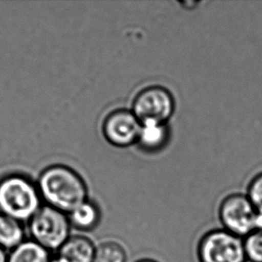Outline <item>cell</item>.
Here are the masks:
<instances>
[{
  "label": "cell",
  "instance_id": "6da1fadb",
  "mask_svg": "<svg viewBox=\"0 0 262 262\" xmlns=\"http://www.w3.org/2000/svg\"><path fill=\"white\" fill-rule=\"evenodd\" d=\"M38 189L47 205L67 214L87 201V188L82 177L64 166H53L43 171Z\"/></svg>",
  "mask_w": 262,
  "mask_h": 262
},
{
  "label": "cell",
  "instance_id": "7a4b0ae2",
  "mask_svg": "<svg viewBox=\"0 0 262 262\" xmlns=\"http://www.w3.org/2000/svg\"><path fill=\"white\" fill-rule=\"evenodd\" d=\"M38 186L21 174H8L0 179V214L21 223L29 222L41 208Z\"/></svg>",
  "mask_w": 262,
  "mask_h": 262
},
{
  "label": "cell",
  "instance_id": "3957f363",
  "mask_svg": "<svg viewBox=\"0 0 262 262\" xmlns=\"http://www.w3.org/2000/svg\"><path fill=\"white\" fill-rule=\"evenodd\" d=\"M28 227L31 239L50 252H57L71 236L68 214L49 205L41 206L29 220Z\"/></svg>",
  "mask_w": 262,
  "mask_h": 262
},
{
  "label": "cell",
  "instance_id": "277c9868",
  "mask_svg": "<svg viewBox=\"0 0 262 262\" xmlns=\"http://www.w3.org/2000/svg\"><path fill=\"white\" fill-rule=\"evenodd\" d=\"M201 262H245V243L226 229L210 231L202 238L198 246Z\"/></svg>",
  "mask_w": 262,
  "mask_h": 262
},
{
  "label": "cell",
  "instance_id": "5b68a950",
  "mask_svg": "<svg viewBox=\"0 0 262 262\" xmlns=\"http://www.w3.org/2000/svg\"><path fill=\"white\" fill-rule=\"evenodd\" d=\"M257 209L248 195L233 193L221 202L220 217L225 229L239 237L255 230Z\"/></svg>",
  "mask_w": 262,
  "mask_h": 262
},
{
  "label": "cell",
  "instance_id": "8992f818",
  "mask_svg": "<svg viewBox=\"0 0 262 262\" xmlns=\"http://www.w3.org/2000/svg\"><path fill=\"white\" fill-rule=\"evenodd\" d=\"M174 102L170 92L162 87H149L136 96L133 113L141 122L157 121L165 124L174 112Z\"/></svg>",
  "mask_w": 262,
  "mask_h": 262
},
{
  "label": "cell",
  "instance_id": "52a82bcc",
  "mask_svg": "<svg viewBox=\"0 0 262 262\" xmlns=\"http://www.w3.org/2000/svg\"><path fill=\"white\" fill-rule=\"evenodd\" d=\"M141 126V121L133 111L117 110L104 121L103 134L111 144L126 147L137 142Z\"/></svg>",
  "mask_w": 262,
  "mask_h": 262
},
{
  "label": "cell",
  "instance_id": "ba28073f",
  "mask_svg": "<svg viewBox=\"0 0 262 262\" xmlns=\"http://www.w3.org/2000/svg\"><path fill=\"white\" fill-rule=\"evenodd\" d=\"M96 245L90 238L75 234L57 251V258L60 262H94Z\"/></svg>",
  "mask_w": 262,
  "mask_h": 262
},
{
  "label": "cell",
  "instance_id": "9c48e42d",
  "mask_svg": "<svg viewBox=\"0 0 262 262\" xmlns=\"http://www.w3.org/2000/svg\"><path fill=\"white\" fill-rule=\"evenodd\" d=\"M68 216L71 227L78 230L92 231L98 227L101 215L99 207L87 200L68 213Z\"/></svg>",
  "mask_w": 262,
  "mask_h": 262
},
{
  "label": "cell",
  "instance_id": "30bf717a",
  "mask_svg": "<svg viewBox=\"0 0 262 262\" xmlns=\"http://www.w3.org/2000/svg\"><path fill=\"white\" fill-rule=\"evenodd\" d=\"M52 259L49 250L30 239L9 252L7 262H52Z\"/></svg>",
  "mask_w": 262,
  "mask_h": 262
},
{
  "label": "cell",
  "instance_id": "8fae6325",
  "mask_svg": "<svg viewBox=\"0 0 262 262\" xmlns=\"http://www.w3.org/2000/svg\"><path fill=\"white\" fill-rule=\"evenodd\" d=\"M142 126L137 142L146 150H157L165 144L167 130L165 124L157 121L141 122Z\"/></svg>",
  "mask_w": 262,
  "mask_h": 262
},
{
  "label": "cell",
  "instance_id": "7c38bea8",
  "mask_svg": "<svg viewBox=\"0 0 262 262\" xmlns=\"http://www.w3.org/2000/svg\"><path fill=\"white\" fill-rule=\"evenodd\" d=\"M25 241V231L23 223L0 214V246L11 252Z\"/></svg>",
  "mask_w": 262,
  "mask_h": 262
},
{
  "label": "cell",
  "instance_id": "4fadbf2b",
  "mask_svg": "<svg viewBox=\"0 0 262 262\" xmlns=\"http://www.w3.org/2000/svg\"><path fill=\"white\" fill-rule=\"evenodd\" d=\"M124 246L116 241H105L96 245L94 262H126Z\"/></svg>",
  "mask_w": 262,
  "mask_h": 262
},
{
  "label": "cell",
  "instance_id": "5bb4252c",
  "mask_svg": "<svg viewBox=\"0 0 262 262\" xmlns=\"http://www.w3.org/2000/svg\"><path fill=\"white\" fill-rule=\"evenodd\" d=\"M244 243L246 258L252 262H262V230L253 231Z\"/></svg>",
  "mask_w": 262,
  "mask_h": 262
},
{
  "label": "cell",
  "instance_id": "9a60e30c",
  "mask_svg": "<svg viewBox=\"0 0 262 262\" xmlns=\"http://www.w3.org/2000/svg\"><path fill=\"white\" fill-rule=\"evenodd\" d=\"M248 197L257 210H262V172L253 177L249 184Z\"/></svg>",
  "mask_w": 262,
  "mask_h": 262
},
{
  "label": "cell",
  "instance_id": "2e32d148",
  "mask_svg": "<svg viewBox=\"0 0 262 262\" xmlns=\"http://www.w3.org/2000/svg\"><path fill=\"white\" fill-rule=\"evenodd\" d=\"M255 230H262V210H257L255 220Z\"/></svg>",
  "mask_w": 262,
  "mask_h": 262
},
{
  "label": "cell",
  "instance_id": "e0dca14e",
  "mask_svg": "<svg viewBox=\"0 0 262 262\" xmlns=\"http://www.w3.org/2000/svg\"><path fill=\"white\" fill-rule=\"evenodd\" d=\"M7 258L8 254L7 251L0 246V262H7Z\"/></svg>",
  "mask_w": 262,
  "mask_h": 262
},
{
  "label": "cell",
  "instance_id": "ac0fdd59",
  "mask_svg": "<svg viewBox=\"0 0 262 262\" xmlns=\"http://www.w3.org/2000/svg\"><path fill=\"white\" fill-rule=\"evenodd\" d=\"M136 262H158L156 260H154V259H142L138 260V261Z\"/></svg>",
  "mask_w": 262,
  "mask_h": 262
},
{
  "label": "cell",
  "instance_id": "d6986e66",
  "mask_svg": "<svg viewBox=\"0 0 262 262\" xmlns=\"http://www.w3.org/2000/svg\"><path fill=\"white\" fill-rule=\"evenodd\" d=\"M52 262H60L58 259H57V258H53V259H52Z\"/></svg>",
  "mask_w": 262,
  "mask_h": 262
}]
</instances>
